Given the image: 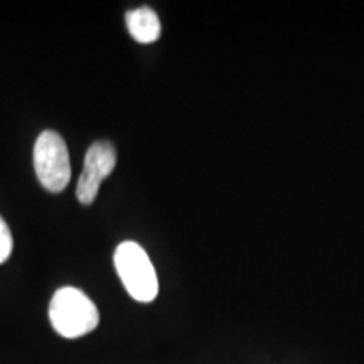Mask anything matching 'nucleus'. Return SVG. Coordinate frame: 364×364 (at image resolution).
<instances>
[{
    "label": "nucleus",
    "mask_w": 364,
    "mask_h": 364,
    "mask_svg": "<svg viewBox=\"0 0 364 364\" xmlns=\"http://www.w3.org/2000/svg\"><path fill=\"white\" fill-rule=\"evenodd\" d=\"M12 247H14L12 233L11 230H9L7 223L4 221L2 216H0V263H4L9 257H11Z\"/></svg>",
    "instance_id": "obj_6"
},
{
    "label": "nucleus",
    "mask_w": 364,
    "mask_h": 364,
    "mask_svg": "<svg viewBox=\"0 0 364 364\" xmlns=\"http://www.w3.org/2000/svg\"><path fill=\"white\" fill-rule=\"evenodd\" d=\"M49 321L59 336L76 339L97 329L100 312L83 290L63 287L56 290L49 304Z\"/></svg>",
    "instance_id": "obj_1"
},
{
    "label": "nucleus",
    "mask_w": 364,
    "mask_h": 364,
    "mask_svg": "<svg viewBox=\"0 0 364 364\" xmlns=\"http://www.w3.org/2000/svg\"><path fill=\"white\" fill-rule=\"evenodd\" d=\"M117 166V150L107 140L95 142L88 149L85 157L83 172H81L78 186H76V198L81 204L88 206L97 199L100 186L103 179L112 174Z\"/></svg>",
    "instance_id": "obj_4"
},
{
    "label": "nucleus",
    "mask_w": 364,
    "mask_h": 364,
    "mask_svg": "<svg viewBox=\"0 0 364 364\" xmlns=\"http://www.w3.org/2000/svg\"><path fill=\"white\" fill-rule=\"evenodd\" d=\"M34 169L41 184L51 193H61L71 179L70 152L63 136L44 130L34 145Z\"/></svg>",
    "instance_id": "obj_3"
},
{
    "label": "nucleus",
    "mask_w": 364,
    "mask_h": 364,
    "mask_svg": "<svg viewBox=\"0 0 364 364\" xmlns=\"http://www.w3.org/2000/svg\"><path fill=\"white\" fill-rule=\"evenodd\" d=\"M113 262H115L118 277L132 299L149 304L157 297L159 280L156 268L139 243L124 241L118 245Z\"/></svg>",
    "instance_id": "obj_2"
},
{
    "label": "nucleus",
    "mask_w": 364,
    "mask_h": 364,
    "mask_svg": "<svg viewBox=\"0 0 364 364\" xmlns=\"http://www.w3.org/2000/svg\"><path fill=\"white\" fill-rule=\"evenodd\" d=\"M129 33L136 43L150 44L161 38V19L157 12L150 7H139L129 11L125 16Z\"/></svg>",
    "instance_id": "obj_5"
}]
</instances>
